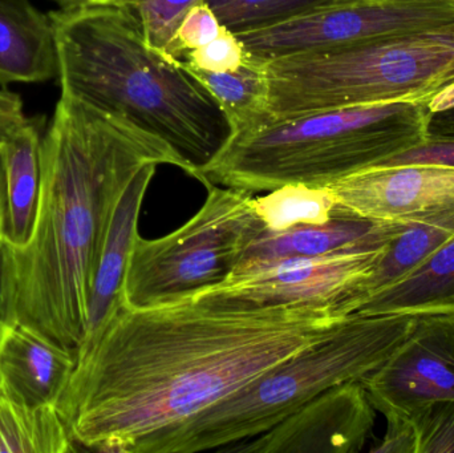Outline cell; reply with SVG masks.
<instances>
[{
  "instance_id": "cell-8",
  "label": "cell",
  "mask_w": 454,
  "mask_h": 453,
  "mask_svg": "<svg viewBox=\"0 0 454 453\" xmlns=\"http://www.w3.org/2000/svg\"><path fill=\"white\" fill-rule=\"evenodd\" d=\"M454 21V0H333L238 35L251 58L267 61Z\"/></svg>"
},
{
  "instance_id": "cell-12",
  "label": "cell",
  "mask_w": 454,
  "mask_h": 453,
  "mask_svg": "<svg viewBox=\"0 0 454 453\" xmlns=\"http://www.w3.org/2000/svg\"><path fill=\"white\" fill-rule=\"evenodd\" d=\"M336 207L375 223H415L454 207V168L379 167L325 186Z\"/></svg>"
},
{
  "instance_id": "cell-34",
  "label": "cell",
  "mask_w": 454,
  "mask_h": 453,
  "mask_svg": "<svg viewBox=\"0 0 454 453\" xmlns=\"http://www.w3.org/2000/svg\"><path fill=\"white\" fill-rule=\"evenodd\" d=\"M3 228H4V207H3L2 173H0V241L3 239Z\"/></svg>"
},
{
  "instance_id": "cell-14",
  "label": "cell",
  "mask_w": 454,
  "mask_h": 453,
  "mask_svg": "<svg viewBox=\"0 0 454 453\" xmlns=\"http://www.w3.org/2000/svg\"><path fill=\"white\" fill-rule=\"evenodd\" d=\"M76 367V351L26 324H8L0 340V387L34 406H58Z\"/></svg>"
},
{
  "instance_id": "cell-6",
  "label": "cell",
  "mask_w": 454,
  "mask_h": 453,
  "mask_svg": "<svg viewBox=\"0 0 454 453\" xmlns=\"http://www.w3.org/2000/svg\"><path fill=\"white\" fill-rule=\"evenodd\" d=\"M266 122L314 112L434 100L454 87V21L264 61Z\"/></svg>"
},
{
  "instance_id": "cell-16",
  "label": "cell",
  "mask_w": 454,
  "mask_h": 453,
  "mask_svg": "<svg viewBox=\"0 0 454 453\" xmlns=\"http://www.w3.org/2000/svg\"><path fill=\"white\" fill-rule=\"evenodd\" d=\"M43 116L27 117L0 143L4 228L3 239L12 247H24L31 239L39 207L40 151Z\"/></svg>"
},
{
  "instance_id": "cell-10",
  "label": "cell",
  "mask_w": 454,
  "mask_h": 453,
  "mask_svg": "<svg viewBox=\"0 0 454 453\" xmlns=\"http://www.w3.org/2000/svg\"><path fill=\"white\" fill-rule=\"evenodd\" d=\"M362 383L386 418H408L424 404L454 401V314L416 316L404 343Z\"/></svg>"
},
{
  "instance_id": "cell-20",
  "label": "cell",
  "mask_w": 454,
  "mask_h": 453,
  "mask_svg": "<svg viewBox=\"0 0 454 453\" xmlns=\"http://www.w3.org/2000/svg\"><path fill=\"white\" fill-rule=\"evenodd\" d=\"M76 444L58 407L34 406L0 387V453H67Z\"/></svg>"
},
{
  "instance_id": "cell-3",
  "label": "cell",
  "mask_w": 454,
  "mask_h": 453,
  "mask_svg": "<svg viewBox=\"0 0 454 453\" xmlns=\"http://www.w3.org/2000/svg\"><path fill=\"white\" fill-rule=\"evenodd\" d=\"M48 15L60 87L167 141L197 178L232 129L185 61L149 44L132 7H60Z\"/></svg>"
},
{
  "instance_id": "cell-18",
  "label": "cell",
  "mask_w": 454,
  "mask_h": 453,
  "mask_svg": "<svg viewBox=\"0 0 454 453\" xmlns=\"http://www.w3.org/2000/svg\"><path fill=\"white\" fill-rule=\"evenodd\" d=\"M354 314H454V237L404 278L363 301Z\"/></svg>"
},
{
  "instance_id": "cell-21",
  "label": "cell",
  "mask_w": 454,
  "mask_h": 453,
  "mask_svg": "<svg viewBox=\"0 0 454 453\" xmlns=\"http://www.w3.org/2000/svg\"><path fill=\"white\" fill-rule=\"evenodd\" d=\"M191 69L207 85L225 112L231 125L232 135L253 129L266 121L267 84L264 61L248 55L245 63L234 71L204 72Z\"/></svg>"
},
{
  "instance_id": "cell-24",
  "label": "cell",
  "mask_w": 454,
  "mask_h": 453,
  "mask_svg": "<svg viewBox=\"0 0 454 453\" xmlns=\"http://www.w3.org/2000/svg\"><path fill=\"white\" fill-rule=\"evenodd\" d=\"M202 0H137L132 10L149 44L170 55L181 21Z\"/></svg>"
},
{
  "instance_id": "cell-1",
  "label": "cell",
  "mask_w": 454,
  "mask_h": 453,
  "mask_svg": "<svg viewBox=\"0 0 454 453\" xmlns=\"http://www.w3.org/2000/svg\"><path fill=\"white\" fill-rule=\"evenodd\" d=\"M349 316L333 308L240 309L122 300L76 351L58 403L74 444L130 453L303 350Z\"/></svg>"
},
{
  "instance_id": "cell-23",
  "label": "cell",
  "mask_w": 454,
  "mask_h": 453,
  "mask_svg": "<svg viewBox=\"0 0 454 453\" xmlns=\"http://www.w3.org/2000/svg\"><path fill=\"white\" fill-rule=\"evenodd\" d=\"M225 28L239 35L271 26L333 0H204Z\"/></svg>"
},
{
  "instance_id": "cell-11",
  "label": "cell",
  "mask_w": 454,
  "mask_h": 453,
  "mask_svg": "<svg viewBox=\"0 0 454 453\" xmlns=\"http://www.w3.org/2000/svg\"><path fill=\"white\" fill-rule=\"evenodd\" d=\"M375 407L362 382L335 386L266 433L229 453H357L375 426Z\"/></svg>"
},
{
  "instance_id": "cell-5",
  "label": "cell",
  "mask_w": 454,
  "mask_h": 453,
  "mask_svg": "<svg viewBox=\"0 0 454 453\" xmlns=\"http://www.w3.org/2000/svg\"><path fill=\"white\" fill-rule=\"evenodd\" d=\"M416 316L352 314L303 350L188 422L144 439L130 453L226 451L250 441L335 386L362 382L404 343Z\"/></svg>"
},
{
  "instance_id": "cell-30",
  "label": "cell",
  "mask_w": 454,
  "mask_h": 453,
  "mask_svg": "<svg viewBox=\"0 0 454 453\" xmlns=\"http://www.w3.org/2000/svg\"><path fill=\"white\" fill-rule=\"evenodd\" d=\"M428 138H454V87L429 103Z\"/></svg>"
},
{
  "instance_id": "cell-25",
  "label": "cell",
  "mask_w": 454,
  "mask_h": 453,
  "mask_svg": "<svg viewBox=\"0 0 454 453\" xmlns=\"http://www.w3.org/2000/svg\"><path fill=\"white\" fill-rule=\"evenodd\" d=\"M408 418L416 431V453H454V401L424 404Z\"/></svg>"
},
{
  "instance_id": "cell-29",
  "label": "cell",
  "mask_w": 454,
  "mask_h": 453,
  "mask_svg": "<svg viewBox=\"0 0 454 453\" xmlns=\"http://www.w3.org/2000/svg\"><path fill=\"white\" fill-rule=\"evenodd\" d=\"M388 423L386 436L379 446L371 449L375 453H416L418 439L410 418H386Z\"/></svg>"
},
{
  "instance_id": "cell-15",
  "label": "cell",
  "mask_w": 454,
  "mask_h": 453,
  "mask_svg": "<svg viewBox=\"0 0 454 453\" xmlns=\"http://www.w3.org/2000/svg\"><path fill=\"white\" fill-rule=\"evenodd\" d=\"M157 168L156 164L145 165L128 184L114 207L93 273L84 342L100 329L122 300V285L133 241L138 233L141 207Z\"/></svg>"
},
{
  "instance_id": "cell-31",
  "label": "cell",
  "mask_w": 454,
  "mask_h": 453,
  "mask_svg": "<svg viewBox=\"0 0 454 453\" xmlns=\"http://www.w3.org/2000/svg\"><path fill=\"white\" fill-rule=\"evenodd\" d=\"M23 101L18 93L0 90V143L26 121Z\"/></svg>"
},
{
  "instance_id": "cell-26",
  "label": "cell",
  "mask_w": 454,
  "mask_h": 453,
  "mask_svg": "<svg viewBox=\"0 0 454 453\" xmlns=\"http://www.w3.org/2000/svg\"><path fill=\"white\" fill-rule=\"evenodd\" d=\"M247 58V51L239 36L223 27L215 40L185 53L183 61L199 71L229 72L239 68Z\"/></svg>"
},
{
  "instance_id": "cell-28",
  "label": "cell",
  "mask_w": 454,
  "mask_h": 453,
  "mask_svg": "<svg viewBox=\"0 0 454 453\" xmlns=\"http://www.w3.org/2000/svg\"><path fill=\"white\" fill-rule=\"evenodd\" d=\"M442 165L454 168V138H427L420 145L384 160L378 167Z\"/></svg>"
},
{
  "instance_id": "cell-17",
  "label": "cell",
  "mask_w": 454,
  "mask_h": 453,
  "mask_svg": "<svg viewBox=\"0 0 454 453\" xmlns=\"http://www.w3.org/2000/svg\"><path fill=\"white\" fill-rule=\"evenodd\" d=\"M58 77V47L50 15L31 0H0V85Z\"/></svg>"
},
{
  "instance_id": "cell-33",
  "label": "cell",
  "mask_w": 454,
  "mask_h": 453,
  "mask_svg": "<svg viewBox=\"0 0 454 453\" xmlns=\"http://www.w3.org/2000/svg\"><path fill=\"white\" fill-rule=\"evenodd\" d=\"M4 260H5V242L4 239L0 241V340H2L3 334L7 329L8 324L4 321L3 316V274H4Z\"/></svg>"
},
{
  "instance_id": "cell-4",
  "label": "cell",
  "mask_w": 454,
  "mask_h": 453,
  "mask_svg": "<svg viewBox=\"0 0 454 453\" xmlns=\"http://www.w3.org/2000/svg\"><path fill=\"white\" fill-rule=\"evenodd\" d=\"M429 103L347 106L269 121L234 133L197 180L251 193L290 184L325 188L427 141Z\"/></svg>"
},
{
  "instance_id": "cell-13",
  "label": "cell",
  "mask_w": 454,
  "mask_h": 453,
  "mask_svg": "<svg viewBox=\"0 0 454 453\" xmlns=\"http://www.w3.org/2000/svg\"><path fill=\"white\" fill-rule=\"evenodd\" d=\"M407 223H375L336 207L323 225H299L263 230L243 253L232 277L243 276L294 258L323 257L356 249H380L402 233Z\"/></svg>"
},
{
  "instance_id": "cell-22",
  "label": "cell",
  "mask_w": 454,
  "mask_h": 453,
  "mask_svg": "<svg viewBox=\"0 0 454 453\" xmlns=\"http://www.w3.org/2000/svg\"><path fill=\"white\" fill-rule=\"evenodd\" d=\"M256 215L266 230L299 225H323L333 218L336 202L328 188L290 184L254 199Z\"/></svg>"
},
{
  "instance_id": "cell-32",
  "label": "cell",
  "mask_w": 454,
  "mask_h": 453,
  "mask_svg": "<svg viewBox=\"0 0 454 453\" xmlns=\"http://www.w3.org/2000/svg\"><path fill=\"white\" fill-rule=\"evenodd\" d=\"M60 7H85V5H119L132 7L137 0H55Z\"/></svg>"
},
{
  "instance_id": "cell-7",
  "label": "cell",
  "mask_w": 454,
  "mask_h": 453,
  "mask_svg": "<svg viewBox=\"0 0 454 453\" xmlns=\"http://www.w3.org/2000/svg\"><path fill=\"white\" fill-rule=\"evenodd\" d=\"M207 188V201L185 225L161 238L135 237L122 285L125 305H173L218 286L266 230L254 193L215 184Z\"/></svg>"
},
{
  "instance_id": "cell-9",
  "label": "cell",
  "mask_w": 454,
  "mask_h": 453,
  "mask_svg": "<svg viewBox=\"0 0 454 453\" xmlns=\"http://www.w3.org/2000/svg\"><path fill=\"white\" fill-rule=\"evenodd\" d=\"M386 247L282 261L226 279L192 300L240 309L315 306L351 316L349 305L357 286L370 276Z\"/></svg>"
},
{
  "instance_id": "cell-27",
  "label": "cell",
  "mask_w": 454,
  "mask_h": 453,
  "mask_svg": "<svg viewBox=\"0 0 454 453\" xmlns=\"http://www.w3.org/2000/svg\"><path fill=\"white\" fill-rule=\"evenodd\" d=\"M223 29V26L212 8L202 0L194 5L181 21L170 55L183 60L185 53L212 42Z\"/></svg>"
},
{
  "instance_id": "cell-2",
  "label": "cell",
  "mask_w": 454,
  "mask_h": 453,
  "mask_svg": "<svg viewBox=\"0 0 454 453\" xmlns=\"http://www.w3.org/2000/svg\"><path fill=\"white\" fill-rule=\"evenodd\" d=\"M191 165L159 136L60 87L40 151L39 207L24 247L5 242L3 316L79 350L114 207L145 165Z\"/></svg>"
},
{
  "instance_id": "cell-19",
  "label": "cell",
  "mask_w": 454,
  "mask_h": 453,
  "mask_svg": "<svg viewBox=\"0 0 454 453\" xmlns=\"http://www.w3.org/2000/svg\"><path fill=\"white\" fill-rule=\"evenodd\" d=\"M454 237V207L410 223L383 250L370 276L360 282L349 305L354 314L363 301L400 281Z\"/></svg>"
}]
</instances>
